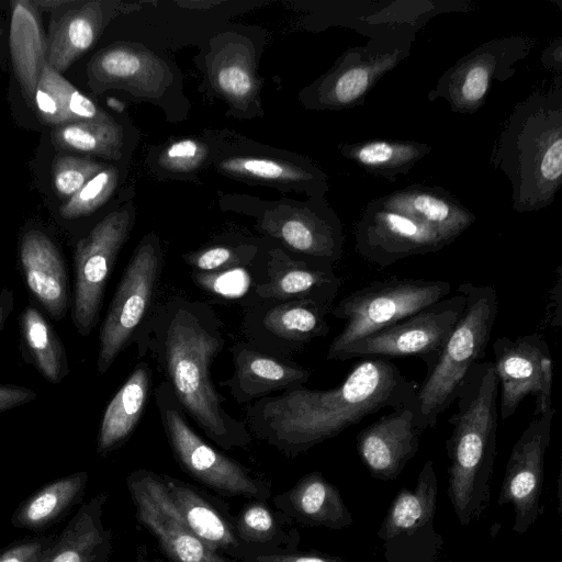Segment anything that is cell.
Listing matches in <instances>:
<instances>
[{"label":"cell","instance_id":"1","mask_svg":"<svg viewBox=\"0 0 562 562\" xmlns=\"http://www.w3.org/2000/svg\"><path fill=\"white\" fill-rule=\"evenodd\" d=\"M417 390L393 361L368 359L333 389L301 385L248 404L244 423L251 436L296 458L383 408L412 406Z\"/></svg>","mask_w":562,"mask_h":562},{"label":"cell","instance_id":"2","mask_svg":"<svg viewBox=\"0 0 562 562\" xmlns=\"http://www.w3.org/2000/svg\"><path fill=\"white\" fill-rule=\"evenodd\" d=\"M224 325L206 302L170 295L139 330L138 357L149 355L187 417L224 450L246 448L252 436L223 405L211 366L224 349Z\"/></svg>","mask_w":562,"mask_h":562},{"label":"cell","instance_id":"3","mask_svg":"<svg viewBox=\"0 0 562 562\" xmlns=\"http://www.w3.org/2000/svg\"><path fill=\"white\" fill-rule=\"evenodd\" d=\"M491 164L512 186L516 212L550 205L562 184V83L518 102L497 137Z\"/></svg>","mask_w":562,"mask_h":562},{"label":"cell","instance_id":"4","mask_svg":"<svg viewBox=\"0 0 562 562\" xmlns=\"http://www.w3.org/2000/svg\"><path fill=\"white\" fill-rule=\"evenodd\" d=\"M498 380L491 361L474 363L456 396L447 440L448 496L459 521L477 518L488 501L496 453Z\"/></svg>","mask_w":562,"mask_h":562},{"label":"cell","instance_id":"5","mask_svg":"<svg viewBox=\"0 0 562 562\" xmlns=\"http://www.w3.org/2000/svg\"><path fill=\"white\" fill-rule=\"evenodd\" d=\"M457 292L464 296L463 312L412 405L415 425L422 434L436 426L454 402L470 368L484 358L498 312L497 293L492 285L463 282Z\"/></svg>","mask_w":562,"mask_h":562},{"label":"cell","instance_id":"6","mask_svg":"<svg viewBox=\"0 0 562 562\" xmlns=\"http://www.w3.org/2000/svg\"><path fill=\"white\" fill-rule=\"evenodd\" d=\"M154 397L170 450L184 472L222 495L269 499L270 482L206 442L189 424L164 380L155 387Z\"/></svg>","mask_w":562,"mask_h":562},{"label":"cell","instance_id":"7","mask_svg":"<svg viewBox=\"0 0 562 562\" xmlns=\"http://www.w3.org/2000/svg\"><path fill=\"white\" fill-rule=\"evenodd\" d=\"M164 254L154 235L135 248L116 285L99 333L97 370L104 374L133 345L158 305Z\"/></svg>","mask_w":562,"mask_h":562},{"label":"cell","instance_id":"8","mask_svg":"<svg viewBox=\"0 0 562 562\" xmlns=\"http://www.w3.org/2000/svg\"><path fill=\"white\" fill-rule=\"evenodd\" d=\"M451 285L442 280L389 279L372 281L349 293L330 314L345 326L328 347L327 360L348 344L389 327L447 297Z\"/></svg>","mask_w":562,"mask_h":562},{"label":"cell","instance_id":"9","mask_svg":"<svg viewBox=\"0 0 562 562\" xmlns=\"http://www.w3.org/2000/svg\"><path fill=\"white\" fill-rule=\"evenodd\" d=\"M464 304V296L460 293L445 297L389 327L348 344L331 360L369 356L385 359L418 357L428 372L436 366Z\"/></svg>","mask_w":562,"mask_h":562},{"label":"cell","instance_id":"10","mask_svg":"<svg viewBox=\"0 0 562 562\" xmlns=\"http://www.w3.org/2000/svg\"><path fill=\"white\" fill-rule=\"evenodd\" d=\"M131 226L128 211L117 210L108 214L77 243L71 319L83 337L89 336L100 321L104 291Z\"/></svg>","mask_w":562,"mask_h":562},{"label":"cell","instance_id":"11","mask_svg":"<svg viewBox=\"0 0 562 562\" xmlns=\"http://www.w3.org/2000/svg\"><path fill=\"white\" fill-rule=\"evenodd\" d=\"M532 46L529 37L510 35L488 41L449 67L428 93L429 100L443 99L460 114H472L484 105L493 80L509 79L514 64Z\"/></svg>","mask_w":562,"mask_h":562},{"label":"cell","instance_id":"12","mask_svg":"<svg viewBox=\"0 0 562 562\" xmlns=\"http://www.w3.org/2000/svg\"><path fill=\"white\" fill-rule=\"evenodd\" d=\"M331 308L311 300H262L243 308L240 329L257 349L290 358L328 335Z\"/></svg>","mask_w":562,"mask_h":562},{"label":"cell","instance_id":"13","mask_svg":"<svg viewBox=\"0 0 562 562\" xmlns=\"http://www.w3.org/2000/svg\"><path fill=\"white\" fill-rule=\"evenodd\" d=\"M493 362L501 386V417H512L528 395L536 398L532 417L552 409L553 363L540 334L498 337L493 342Z\"/></svg>","mask_w":562,"mask_h":562},{"label":"cell","instance_id":"14","mask_svg":"<svg viewBox=\"0 0 562 562\" xmlns=\"http://www.w3.org/2000/svg\"><path fill=\"white\" fill-rule=\"evenodd\" d=\"M137 520L155 537L172 562H237L212 551L184 522L161 474L147 469L126 479Z\"/></svg>","mask_w":562,"mask_h":562},{"label":"cell","instance_id":"15","mask_svg":"<svg viewBox=\"0 0 562 562\" xmlns=\"http://www.w3.org/2000/svg\"><path fill=\"white\" fill-rule=\"evenodd\" d=\"M355 239L358 255L380 268L438 251L452 243L416 217L384 205L379 198L364 207L355 227Z\"/></svg>","mask_w":562,"mask_h":562},{"label":"cell","instance_id":"16","mask_svg":"<svg viewBox=\"0 0 562 562\" xmlns=\"http://www.w3.org/2000/svg\"><path fill=\"white\" fill-rule=\"evenodd\" d=\"M554 408L532 417L515 442L507 461L498 504H512L514 530L524 533L541 513L540 495L544 458L550 442Z\"/></svg>","mask_w":562,"mask_h":562},{"label":"cell","instance_id":"17","mask_svg":"<svg viewBox=\"0 0 562 562\" xmlns=\"http://www.w3.org/2000/svg\"><path fill=\"white\" fill-rule=\"evenodd\" d=\"M409 47L404 37H386L349 48L318 86L319 103L330 109L362 104L374 85L408 56Z\"/></svg>","mask_w":562,"mask_h":562},{"label":"cell","instance_id":"18","mask_svg":"<svg viewBox=\"0 0 562 562\" xmlns=\"http://www.w3.org/2000/svg\"><path fill=\"white\" fill-rule=\"evenodd\" d=\"M342 283L331 262L272 248L268 251L267 281L256 288L255 303L311 300L333 305Z\"/></svg>","mask_w":562,"mask_h":562},{"label":"cell","instance_id":"19","mask_svg":"<svg viewBox=\"0 0 562 562\" xmlns=\"http://www.w3.org/2000/svg\"><path fill=\"white\" fill-rule=\"evenodd\" d=\"M167 492L187 526L214 552L235 560L249 562L261 554L241 541L234 529L228 509L195 486L167 474H161Z\"/></svg>","mask_w":562,"mask_h":562},{"label":"cell","instance_id":"20","mask_svg":"<svg viewBox=\"0 0 562 562\" xmlns=\"http://www.w3.org/2000/svg\"><path fill=\"white\" fill-rule=\"evenodd\" d=\"M229 351L234 372L220 385L227 387L238 404L248 405L277 391L305 385L312 374L291 358L263 352L247 341L236 342Z\"/></svg>","mask_w":562,"mask_h":562},{"label":"cell","instance_id":"21","mask_svg":"<svg viewBox=\"0 0 562 562\" xmlns=\"http://www.w3.org/2000/svg\"><path fill=\"white\" fill-rule=\"evenodd\" d=\"M420 435L412 406H403L360 430L357 452L373 476L390 480L415 456Z\"/></svg>","mask_w":562,"mask_h":562},{"label":"cell","instance_id":"22","mask_svg":"<svg viewBox=\"0 0 562 562\" xmlns=\"http://www.w3.org/2000/svg\"><path fill=\"white\" fill-rule=\"evenodd\" d=\"M20 270L33 297L46 314L58 322L69 307L68 277L58 246L43 231L23 233L19 245Z\"/></svg>","mask_w":562,"mask_h":562},{"label":"cell","instance_id":"23","mask_svg":"<svg viewBox=\"0 0 562 562\" xmlns=\"http://www.w3.org/2000/svg\"><path fill=\"white\" fill-rule=\"evenodd\" d=\"M108 497L101 492L82 503L42 562H108L113 550V533L102 522Z\"/></svg>","mask_w":562,"mask_h":562},{"label":"cell","instance_id":"24","mask_svg":"<svg viewBox=\"0 0 562 562\" xmlns=\"http://www.w3.org/2000/svg\"><path fill=\"white\" fill-rule=\"evenodd\" d=\"M263 228L294 254L323 259L333 265L344 255L342 226L330 210H303L280 221L265 222Z\"/></svg>","mask_w":562,"mask_h":562},{"label":"cell","instance_id":"25","mask_svg":"<svg viewBox=\"0 0 562 562\" xmlns=\"http://www.w3.org/2000/svg\"><path fill=\"white\" fill-rule=\"evenodd\" d=\"M386 206L407 213L456 240L474 222L475 215L441 187L414 183L382 195Z\"/></svg>","mask_w":562,"mask_h":562},{"label":"cell","instance_id":"26","mask_svg":"<svg viewBox=\"0 0 562 562\" xmlns=\"http://www.w3.org/2000/svg\"><path fill=\"white\" fill-rule=\"evenodd\" d=\"M273 504L290 520L304 525L341 529L352 521L338 490L319 472L302 476L276 495Z\"/></svg>","mask_w":562,"mask_h":562},{"label":"cell","instance_id":"27","mask_svg":"<svg viewBox=\"0 0 562 562\" xmlns=\"http://www.w3.org/2000/svg\"><path fill=\"white\" fill-rule=\"evenodd\" d=\"M151 369L135 366L104 409L97 437V453L106 457L121 448L136 429L149 400Z\"/></svg>","mask_w":562,"mask_h":562},{"label":"cell","instance_id":"28","mask_svg":"<svg viewBox=\"0 0 562 562\" xmlns=\"http://www.w3.org/2000/svg\"><path fill=\"white\" fill-rule=\"evenodd\" d=\"M10 52L16 80L30 106L44 67L47 38L34 1H11Z\"/></svg>","mask_w":562,"mask_h":562},{"label":"cell","instance_id":"29","mask_svg":"<svg viewBox=\"0 0 562 562\" xmlns=\"http://www.w3.org/2000/svg\"><path fill=\"white\" fill-rule=\"evenodd\" d=\"M104 22L99 1H87L52 16L47 38V65L60 75L95 43Z\"/></svg>","mask_w":562,"mask_h":562},{"label":"cell","instance_id":"30","mask_svg":"<svg viewBox=\"0 0 562 562\" xmlns=\"http://www.w3.org/2000/svg\"><path fill=\"white\" fill-rule=\"evenodd\" d=\"M164 64L155 56L127 46L98 52L88 65L89 85L94 91L126 86L153 93L161 88Z\"/></svg>","mask_w":562,"mask_h":562},{"label":"cell","instance_id":"31","mask_svg":"<svg viewBox=\"0 0 562 562\" xmlns=\"http://www.w3.org/2000/svg\"><path fill=\"white\" fill-rule=\"evenodd\" d=\"M88 479V472L80 471L48 482L21 502L11 515V525L44 533L82 503Z\"/></svg>","mask_w":562,"mask_h":562},{"label":"cell","instance_id":"32","mask_svg":"<svg viewBox=\"0 0 562 562\" xmlns=\"http://www.w3.org/2000/svg\"><path fill=\"white\" fill-rule=\"evenodd\" d=\"M339 150L367 173L394 182L428 155L431 146L416 140L368 139L342 144Z\"/></svg>","mask_w":562,"mask_h":562},{"label":"cell","instance_id":"33","mask_svg":"<svg viewBox=\"0 0 562 562\" xmlns=\"http://www.w3.org/2000/svg\"><path fill=\"white\" fill-rule=\"evenodd\" d=\"M19 327L25 361L48 382H61L69 373L67 353L46 316L34 304H27L20 314Z\"/></svg>","mask_w":562,"mask_h":562},{"label":"cell","instance_id":"34","mask_svg":"<svg viewBox=\"0 0 562 562\" xmlns=\"http://www.w3.org/2000/svg\"><path fill=\"white\" fill-rule=\"evenodd\" d=\"M33 108L38 119L52 126L106 116L91 99L48 65L40 77Z\"/></svg>","mask_w":562,"mask_h":562},{"label":"cell","instance_id":"35","mask_svg":"<svg viewBox=\"0 0 562 562\" xmlns=\"http://www.w3.org/2000/svg\"><path fill=\"white\" fill-rule=\"evenodd\" d=\"M233 517L234 529L246 544L262 553L293 551L300 543V533L292 520L272 509L267 502L249 499Z\"/></svg>","mask_w":562,"mask_h":562},{"label":"cell","instance_id":"36","mask_svg":"<svg viewBox=\"0 0 562 562\" xmlns=\"http://www.w3.org/2000/svg\"><path fill=\"white\" fill-rule=\"evenodd\" d=\"M437 498V479L432 461L424 464L414 490L404 488L394 498L380 531L390 539L403 532H412L428 522Z\"/></svg>","mask_w":562,"mask_h":562},{"label":"cell","instance_id":"37","mask_svg":"<svg viewBox=\"0 0 562 562\" xmlns=\"http://www.w3.org/2000/svg\"><path fill=\"white\" fill-rule=\"evenodd\" d=\"M122 139V127L109 115L66 123L52 130V142L59 149L113 159L120 157Z\"/></svg>","mask_w":562,"mask_h":562},{"label":"cell","instance_id":"38","mask_svg":"<svg viewBox=\"0 0 562 562\" xmlns=\"http://www.w3.org/2000/svg\"><path fill=\"white\" fill-rule=\"evenodd\" d=\"M267 266L238 267L216 272L192 271L191 279L210 296L245 308L255 303L256 288L267 281Z\"/></svg>","mask_w":562,"mask_h":562},{"label":"cell","instance_id":"39","mask_svg":"<svg viewBox=\"0 0 562 562\" xmlns=\"http://www.w3.org/2000/svg\"><path fill=\"white\" fill-rule=\"evenodd\" d=\"M182 258L192 271L199 272H216L268 263V252L260 255L259 249L251 245H213L183 254Z\"/></svg>","mask_w":562,"mask_h":562},{"label":"cell","instance_id":"40","mask_svg":"<svg viewBox=\"0 0 562 562\" xmlns=\"http://www.w3.org/2000/svg\"><path fill=\"white\" fill-rule=\"evenodd\" d=\"M220 168L233 176L278 182H306L315 179V175L306 169L268 158L231 157L223 160Z\"/></svg>","mask_w":562,"mask_h":562},{"label":"cell","instance_id":"41","mask_svg":"<svg viewBox=\"0 0 562 562\" xmlns=\"http://www.w3.org/2000/svg\"><path fill=\"white\" fill-rule=\"evenodd\" d=\"M116 183V169L105 166L59 207L60 215L72 220L93 213L112 195Z\"/></svg>","mask_w":562,"mask_h":562},{"label":"cell","instance_id":"42","mask_svg":"<svg viewBox=\"0 0 562 562\" xmlns=\"http://www.w3.org/2000/svg\"><path fill=\"white\" fill-rule=\"evenodd\" d=\"M104 167L85 157L58 156L52 165L54 189L59 198L69 199Z\"/></svg>","mask_w":562,"mask_h":562},{"label":"cell","instance_id":"43","mask_svg":"<svg viewBox=\"0 0 562 562\" xmlns=\"http://www.w3.org/2000/svg\"><path fill=\"white\" fill-rule=\"evenodd\" d=\"M207 148L191 138L172 143L159 157L160 165L171 171L188 172L195 169L205 158Z\"/></svg>","mask_w":562,"mask_h":562},{"label":"cell","instance_id":"44","mask_svg":"<svg viewBox=\"0 0 562 562\" xmlns=\"http://www.w3.org/2000/svg\"><path fill=\"white\" fill-rule=\"evenodd\" d=\"M215 80L221 91L235 100L248 99L255 89L254 77L241 61H226L218 68Z\"/></svg>","mask_w":562,"mask_h":562},{"label":"cell","instance_id":"45","mask_svg":"<svg viewBox=\"0 0 562 562\" xmlns=\"http://www.w3.org/2000/svg\"><path fill=\"white\" fill-rule=\"evenodd\" d=\"M56 536L35 533L13 541L0 549V562H42Z\"/></svg>","mask_w":562,"mask_h":562},{"label":"cell","instance_id":"46","mask_svg":"<svg viewBox=\"0 0 562 562\" xmlns=\"http://www.w3.org/2000/svg\"><path fill=\"white\" fill-rule=\"evenodd\" d=\"M249 562H344L338 558L312 552L276 551L252 557Z\"/></svg>","mask_w":562,"mask_h":562},{"label":"cell","instance_id":"47","mask_svg":"<svg viewBox=\"0 0 562 562\" xmlns=\"http://www.w3.org/2000/svg\"><path fill=\"white\" fill-rule=\"evenodd\" d=\"M36 397L37 393L31 389L13 384H0V413L30 403Z\"/></svg>","mask_w":562,"mask_h":562},{"label":"cell","instance_id":"48","mask_svg":"<svg viewBox=\"0 0 562 562\" xmlns=\"http://www.w3.org/2000/svg\"><path fill=\"white\" fill-rule=\"evenodd\" d=\"M14 307V296L12 290L2 288L0 290V333L2 331L7 319Z\"/></svg>","mask_w":562,"mask_h":562},{"label":"cell","instance_id":"49","mask_svg":"<svg viewBox=\"0 0 562 562\" xmlns=\"http://www.w3.org/2000/svg\"><path fill=\"white\" fill-rule=\"evenodd\" d=\"M135 562H162L159 558H148L147 548L142 546L137 550V557Z\"/></svg>","mask_w":562,"mask_h":562},{"label":"cell","instance_id":"50","mask_svg":"<svg viewBox=\"0 0 562 562\" xmlns=\"http://www.w3.org/2000/svg\"><path fill=\"white\" fill-rule=\"evenodd\" d=\"M0 34H1V31H0Z\"/></svg>","mask_w":562,"mask_h":562}]
</instances>
